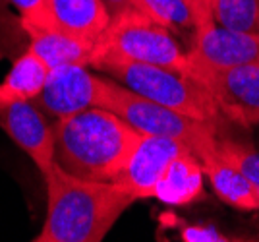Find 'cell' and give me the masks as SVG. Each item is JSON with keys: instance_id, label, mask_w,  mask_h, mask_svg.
I'll return each instance as SVG.
<instances>
[{"instance_id": "cell-9", "label": "cell", "mask_w": 259, "mask_h": 242, "mask_svg": "<svg viewBox=\"0 0 259 242\" xmlns=\"http://www.w3.org/2000/svg\"><path fill=\"white\" fill-rule=\"evenodd\" d=\"M190 151L188 145L164 136H147L141 134L140 142L126 161L116 182L130 190L138 199L155 198L157 184L168 165L178 155Z\"/></svg>"}, {"instance_id": "cell-6", "label": "cell", "mask_w": 259, "mask_h": 242, "mask_svg": "<svg viewBox=\"0 0 259 242\" xmlns=\"http://www.w3.org/2000/svg\"><path fill=\"white\" fill-rule=\"evenodd\" d=\"M190 76L209 89L223 118L244 128L259 124V68L190 64Z\"/></svg>"}, {"instance_id": "cell-21", "label": "cell", "mask_w": 259, "mask_h": 242, "mask_svg": "<svg viewBox=\"0 0 259 242\" xmlns=\"http://www.w3.org/2000/svg\"><path fill=\"white\" fill-rule=\"evenodd\" d=\"M103 4L107 6L108 14H110V20L118 18V16H124V14H130V12H141V14L149 16L143 0H103Z\"/></svg>"}, {"instance_id": "cell-20", "label": "cell", "mask_w": 259, "mask_h": 242, "mask_svg": "<svg viewBox=\"0 0 259 242\" xmlns=\"http://www.w3.org/2000/svg\"><path fill=\"white\" fill-rule=\"evenodd\" d=\"M190 8L194 12L195 18V31H201L207 27L217 25L213 20V10H211V0H188Z\"/></svg>"}, {"instance_id": "cell-12", "label": "cell", "mask_w": 259, "mask_h": 242, "mask_svg": "<svg viewBox=\"0 0 259 242\" xmlns=\"http://www.w3.org/2000/svg\"><path fill=\"white\" fill-rule=\"evenodd\" d=\"M25 33L29 37V51L43 60L49 70L68 64H85L91 66L95 43L77 39L60 29L47 27V25H33L22 23Z\"/></svg>"}, {"instance_id": "cell-19", "label": "cell", "mask_w": 259, "mask_h": 242, "mask_svg": "<svg viewBox=\"0 0 259 242\" xmlns=\"http://www.w3.org/2000/svg\"><path fill=\"white\" fill-rule=\"evenodd\" d=\"M22 16V23H41L47 0H8Z\"/></svg>"}, {"instance_id": "cell-18", "label": "cell", "mask_w": 259, "mask_h": 242, "mask_svg": "<svg viewBox=\"0 0 259 242\" xmlns=\"http://www.w3.org/2000/svg\"><path fill=\"white\" fill-rule=\"evenodd\" d=\"M217 153L228 163L238 167L244 175L253 182L259 192V149L251 147L248 143L236 142L230 138H217Z\"/></svg>"}, {"instance_id": "cell-14", "label": "cell", "mask_w": 259, "mask_h": 242, "mask_svg": "<svg viewBox=\"0 0 259 242\" xmlns=\"http://www.w3.org/2000/svg\"><path fill=\"white\" fill-rule=\"evenodd\" d=\"M203 167L201 161L192 151H184L168 165L157 184L155 198L162 199L170 206L192 204L203 194Z\"/></svg>"}, {"instance_id": "cell-10", "label": "cell", "mask_w": 259, "mask_h": 242, "mask_svg": "<svg viewBox=\"0 0 259 242\" xmlns=\"http://www.w3.org/2000/svg\"><path fill=\"white\" fill-rule=\"evenodd\" d=\"M190 64L207 68H259V33L213 25L192 37Z\"/></svg>"}, {"instance_id": "cell-3", "label": "cell", "mask_w": 259, "mask_h": 242, "mask_svg": "<svg viewBox=\"0 0 259 242\" xmlns=\"http://www.w3.org/2000/svg\"><path fill=\"white\" fill-rule=\"evenodd\" d=\"M93 68L162 107L217 126L225 120L209 89L188 74L122 58H103L97 60Z\"/></svg>"}, {"instance_id": "cell-4", "label": "cell", "mask_w": 259, "mask_h": 242, "mask_svg": "<svg viewBox=\"0 0 259 242\" xmlns=\"http://www.w3.org/2000/svg\"><path fill=\"white\" fill-rule=\"evenodd\" d=\"M99 107L112 110L140 134L164 136L186 143L195 157L211 149L219 138L217 124L197 120L178 110L162 107L159 103L124 88L112 77H105V88Z\"/></svg>"}, {"instance_id": "cell-15", "label": "cell", "mask_w": 259, "mask_h": 242, "mask_svg": "<svg viewBox=\"0 0 259 242\" xmlns=\"http://www.w3.org/2000/svg\"><path fill=\"white\" fill-rule=\"evenodd\" d=\"M49 66L33 51H25L0 82V107L16 101H33L45 86Z\"/></svg>"}, {"instance_id": "cell-5", "label": "cell", "mask_w": 259, "mask_h": 242, "mask_svg": "<svg viewBox=\"0 0 259 242\" xmlns=\"http://www.w3.org/2000/svg\"><path fill=\"white\" fill-rule=\"evenodd\" d=\"M103 58H122L170 68L190 76V58L172 31L151 16L130 12L112 18L95 43L91 66Z\"/></svg>"}, {"instance_id": "cell-16", "label": "cell", "mask_w": 259, "mask_h": 242, "mask_svg": "<svg viewBox=\"0 0 259 242\" xmlns=\"http://www.w3.org/2000/svg\"><path fill=\"white\" fill-rule=\"evenodd\" d=\"M211 10L225 29L259 33V0H211Z\"/></svg>"}, {"instance_id": "cell-1", "label": "cell", "mask_w": 259, "mask_h": 242, "mask_svg": "<svg viewBox=\"0 0 259 242\" xmlns=\"http://www.w3.org/2000/svg\"><path fill=\"white\" fill-rule=\"evenodd\" d=\"M47 217L35 242H101L138 198L118 184L85 180L54 163L45 175Z\"/></svg>"}, {"instance_id": "cell-7", "label": "cell", "mask_w": 259, "mask_h": 242, "mask_svg": "<svg viewBox=\"0 0 259 242\" xmlns=\"http://www.w3.org/2000/svg\"><path fill=\"white\" fill-rule=\"evenodd\" d=\"M85 64H68L49 70L41 93L33 103L53 120L101 105L105 77L91 74Z\"/></svg>"}, {"instance_id": "cell-8", "label": "cell", "mask_w": 259, "mask_h": 242, "mask_svg": "<svg viewBox=\"0 0 259 242\" xmlns=\"http://www.w3.org/2000/svg\"><path fill=\"white\" fill-rule=\"evenodd\" d=\"M0 128L31 157L43 176L54 167V130L49 124V116L33 101L2 105Z\"/></svg>"}, {"instance_id": "cell-11", "label": "cell", "mask_w": 259, "mask_h": 242, "mask_svg": "<svg viewBox=\"0 0 259 242\" xmlns=\"http://www.w3.org/2000/svg\"><path fill=\"white\" fill-rule=\"evenodd\" d=\"M110 23V14L103 0H47L41 23L60 29L77 39L97 43V39Z\"/></svg>"}, {"instance_id": "cell-17", "label": "cell", "mask_w": 259, "mask_h": 242, "mask_svg": "<svg viewBox=\"0 0 259 242\" xmlns=\"http://www.w3.org/2000/svg\"><path fill=\"white\" fill-rule=\"evenodd\" d=\"M145 8L153 20L162 23L170 31L195 33V18L188 0H143Z\"/></svg>"}, {"instance_id": "cell-2", "label": "cell", "mask_w": 259, "mask_h": 242, "mask_svg": "<svg viewBox=\"0 0 259 242\" xmlns=\"http://www.w3.org/2000/svg\"><path fill=\"white\" fill-rule=\"evenodd\" d=\"M54 163L85 180L116 182L141 134L112 110L91 107L54 120Z\"/></svg>"}, {"instance_id": "cell-13", "label": "cell", "mask_w": 259, "mask_h": 242, "mask_svg": "<svg viewBox=\"0 0 259 242\" xmlns=\"http://www.w3.org/2000/svg\"><path fill=\"white\" fill-rule=\"evenodd\" d=\"M201 161L203 173L209 178L215 194L225 204L244 211H255L259 209V192L253 182L244 175L238 167L228 163L217 153V142L211 149L197 157Z\"/></svg>"}]
</instances>
